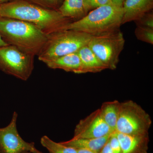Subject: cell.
Segmentation results:
<instances>
[{"label":"cell","mask_w":153,"mask_h":153,"mask_svg":"<svg viewBox=\"0 0 153 153\" xmlns=\"http://www.w3.org/2000/svg\"><path fill=\"white\" fill-rule=\"evenodd\" d=\"M125 43L123 34L119 30L91 36L88 46L107 69L115 70Z\"/></svg>","instance_id":"cell-6"},{"label":"cell","mask_w":153,"mask_h":153,"mask_svg":"<svg viewBox=\"0 0 153 153\" xmlns=\"http://www.w3.org/2000/svg\"><path fill=\"white\" fill-rule=\"evenodd\" d=\"M108 143L113 153H121L120 144L115 131L110 137Z\"/></svg>","instance_id":"cell-22"},{"label":"cell","mask_w":153,"mask_h":153,"mask_svg":"<svg viewBox=\"0 0 153 153\" xmlns=\"http://www.w3.org/2000/svg\"><path fill=\"white\" fill-rule=\"evenodd\" d=\"M152 121L150 115L133 100L120 102L115 131L127 135L149 134Z\"/></svg>","instance_id":"cell-5"},{"label":"cell","mask_w":153,"mask_h":153,"mask_svg":"<svg viewBox=\"0 0 153 153\" xmlns=\"http://www.w3.org/2000/svg\"><path fill=\"white\" fill-rule=\"evenodd\" d=\"M134 33L138 40L153 44V28L137 26Z\"/></svg>","instance_id":"cell-18"},{"label":"cell","mask_w":153,"mask_h":153,"mask_svg":"<svg viewBox=\"0 0 153 153\" xmlns=\"http://www.w3.org/2000/svg\"><path fill=\"white\" fill-rule=\"evenodd\" d=\"M0 17L28 22L47 35L66 30L72 22V19L63 16L57 10L46 8L28 0H12L1 4Z\"/></svg>","instance_id":"cell-1"},{"label":"cell","mask_w":153,"mask_h":153,"mask_svg":"<svg viewBox=\"0 0 153 153\" xmlns=\"http://www.w3.org/2000/svg\"><path fill=\"white\" fill-rule=\"evenodd\" d=\"M18 117V114L14 111L10 123L0 128V153L40 152L35 146V143L25 141L19 134L17 128Z\"/></svg>","instance_id":"cell-8"},{"label":"cell","mask_w":153,"mask_h":153,"mask_svg":"<svg viewBox=\"0 0 153 153\" xmlns=\"http://www.w3.org/2000/svg\"><path fill=\"white\" fill-rule=\"evenodd\" d=\"M41 144L48 151L49 153H77L74 148L52 140L47 136L41 138Z\"/></svg>","instance_id":"cell-17"},{"label":"cell","mask_w":153,"mask_h":153,"mask_svg":"<svg viewBox=\"0 0 153 153\" xmlns=\"http://www.w3.org/2000/svg\"><path fill=\"white\" fill-rule=\"evenodd\" d=\"M46 8L57 10L60 7L62 0H28Z\"/></svg>","instance_id":"cell-19"},{"label":"cell","mask_w":153,"mask_h":153,"mask_svg":"<svg viewBox=\"0 0 153 153\" xmlns=\"http://www.w3.org/2000/svg\"><path fill=\"white\" fill-rule=\"evenodd\" d=\"M125 1V0H111L112 5L119 8L123 7Z\"/></svg>","instance_id":"cell-24"},{"label":"cell","mask_w":153,"mask_h":153,"mask_svg":"<svg viewBox=\"0 0 153 153\" xmlns=\"http://www.w3.org/2000/svg\"><path fill=\"white\" fill-rule=\"evenodd\" d=\"M99 153H113L110 146L108 141Z\"/></svg>","instance_id":"cell-23"},{"label":"cell","mask_w":153,"mask_h":153,"mask_svg":"<svg viewBox=\"0 0 153 153\" xmlns=\"http://www.w3.org/2000/svg\"><path fill=\"white\" fill-rule=\"evenodd\" d=\"M84 2L88 13L102 6L112 4L111 0H84Z\"/></svg>","instance_id":"cell-20"},{"label":"cell","mask_w":153,"mask_h":153,"mask_svg":"<svg viewBox=\"0 0 153 153\" xmlns=\"http://www.w3.org/2000/svg\"><path fill=\"white\" fill-rule=\"evenodd\" d=\"M91 36L72 30H63L48 35L38 55L39 60L60 57L78 52L88 44Z\"/></svg>","instance_id":"cell-4"},{"label":"cell","mask_w":153,"mask_h":153,"mask_svg":"<svg viewBox=\"0 0 153 153\" xmlns=\"http://www.w3.org/2000/svg\"><path fill=\"white\" fill-rule=\"evenodd\" d=\"M116 133L120 143L121 153H148L149 134L127 135Z\"/></svg>","instance_id":"cell-10"},{"label":"cell","mask_w":153,"mask_h":153,"mask_svg":"<svg viewBox=\"0 0 153 153\" xmlns=\"http://www.w3.org/2000/svg\"><path fill=\"white\" fill-rule=\"evenodd\" d=\"M77 153H97L92 151L86 150L83 149H76Z\"/></svg>","instance_id":"cell-25"},{"label":"cell","mask_w":153,"mask_h":153,"mask_svg":"<svg viewBox=\"0 0 153 153\" xmlns=\"http://www.w3.org/2000/svg\"><path fill=\"white\" fill-rule=\"evenodd\" d=\"M153 0H125L123 6L122 25L134 22L152 11Z\"/></svg>","instance_id":"cell-12"},{"label":"cell","mask_w":153,"mask_h":153,"mask_svg":"<svg viewBox=\"0 0 153 153\" xmlns=\"http://www.w3.org/2000/svg\"><path fill=\"white\" fill-rule=\"evenodd\" d=\"M77 52L81 61L82 74L97 73L107 69L88 44L79 49Z\"/></svg>","instance_id":"cell-13"},{"label":"cell","mask_w":153,"mask_h":153,"mask_svg":"<svg viewBox=\"0 0 153 153\" xmlns=\"http://www.w3.org/2000/svg\"><path fill=\"white\" fill-rule=\"evenodd\" d=\"M22 153H32L30 152H24ZM38 153H44L42 152H39Z\"/></svg>","instance_id":"cell-28"},{"label":"cell","mask_w":153,"mask_h":153,"mask_svg":"<svg viewBox=\"0 0 153 153\" xmlns=\"http://www.w3.org/2000/svg\"><path fill=\"white\" fill-rule=\"evenodd\" d=\"M120 104V102L116 100L105 102L100 108L105 122L114 131L118 118Z\"/></svg>","instance_id":"cell-16"},{"label":"cell","mask_w":153,"mask_h":153,"mask_svg":"<svg viewBox=\"0 0 153 153\" xmlns=\"http://www.w3.org/2000/svg\"><path fill=\"white\" fill-rule=\"evenodd\" d=\"M123 17L122 8L108 5L92 10L82 19L71 22L66 30L98 36L120 30Z\"/></svg>","instance_id":"cell-3"},{"label":"cell","mask_w":153,"mask_h":153,"mask_svg":"<svg viewBox=\"0 0 153 153\" xmlns=\"http://www.w3.org/2000/svg\"><path fill=\"white\" fill-rule=\"evenodd\" d=\"M12 1V0H0L1 4L2 3L7 2L10 1Z\"/></svg>","instance_id":"cell-27"},{"label":"cell","mask_w":153,"mask_h":153,"mask_svg":"<svg viewBox=\"0 0 153 153\" xmlns=\"http://www.w3.org/2000/svg\"><path fill=\"white\" fill-rule=\"evenodd\" d=\"M35 57L12 45L0 47V70L18 79L27 81L33 73Z\"/></svg>","instance_id":"cell-7"},{"label":"cell","mask_w":153,"mask_h":153,"mask_svg":"<svg viewBox=\"0 0 153 153\" xmlns=\"http://www.w3.org/2000/svg\"><path fill=\"white\" fill-rule=\"evenodd\" d=\"M1 4V2H0V4Z\"/></svg>","instance_id":"cell-29"},{"label":"cell","mask_w":153,"mask_h":153,"mask_svg":"<svg viewBox=\"0 0 153 153\" xmlns=\"http://www.w3.org/2000/svg\"><path fill=\"white\" fill-rule=\"evenodd\" d=\"M7 45H8L4 41L2 38L1 37V35H0V47H4V46H7Z\"/></svg>","instance_id":"cell-26"},{"label":"cell","mask_w":153,"mask_h":153,"mask_svg":"<svg viewBox=\"0 0 153 153\" xmlns=\"http://www.w3.org/2000/svg\"><path fill=\"white\" fill-rule=\"evenodd\" d=\"M114 132L105 122L99 108L79 120L75 126L73 138H96L110 135Z\"/></svg>","instance_id":"cell-9"},{"label":"cell","mask_w":153,"mask_h":153,"mask_svg":"<svg viewBox=\"0 0 153 153\" xmlns=\"http://www.w3.org/2000/svg\"><path fill=\"white\" fill-rule=\"evenodd\" d=\"M0 35L8 45L33 56L39 55L48 35L28 22L0 17Z\"/></svg>","instance_id":"cell-2"},{"label":"cell","mask_w":153,"mask_h":153,"mask_svg":"<svg viewBox=\"0 0 153 153\" xmlns=\"http://www.w3.org/2000/svg\"><path fill=\"white\" fill-rule=\"evenodd\" d=\"M57 10L64 17L77 20L88 13L84 0H64Z\"/></svg>","instance_id":"cell-15"},{"label":"cell","mask_w":153,"mask_h":153,"mask_svg":"<svg viewBox=\"0 0 153 153\" xmlns=\"http://www.w3.org/2000/svg\"><path fill=\"white\" fill-rule=\"evenodd\" d=\"M110 135L96 138H74L61 142L63 144L76 149H83L99 153L106 144Z\"/></svg>","instance_id":"cell-14"},{"label":"cell","mask_w":153,"mask_h":153,"mask_svg":"<svg viewBox=\"0 0 153 153\" xmlns=\"http://www.w3.org/2000/svg\"><path fill=\"white\" fill-rule=\"evenodd\" d=\"M137 26L153 28V13L150 11L134 21Z\"/></svg>","instance_id":"cell-21"},{"label":"cell","mask_w":153,"mask_h":153,"mask_svg":"<svg viewBox=\"0 0 153 153\" xmlns=\"http://www.w3.org/2000/svg\"><path fill=\"white\" fill-rule=\"evenodd\" d=\"M40 60L51 69H61L66 72L82 74L81 61L77 52Z\"/></svg>","instance_id":"cell-11"}]
</instances>
